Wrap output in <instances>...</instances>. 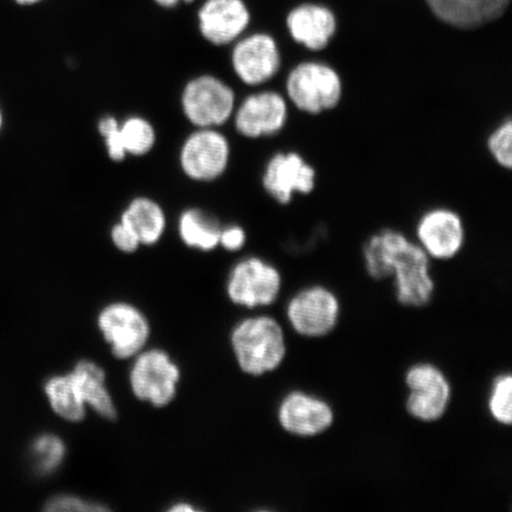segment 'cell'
<instances>
[{"label":"cell","mask_w":512,"mask_h":512,"mask_svg":"<svg viewBox=\"0 0 512 512\" xmlns=\"http://www.w3.org/2000/svg\"><path fill=\"white\" fill-rule=\"evenodd\" d=\"M362 253L371 278L394 280L396 299L401 305L420 309L432 302L435 283L431 258L416 241L398 229L383 228L369 236Z\"/></svg>","instance_id":"obj_1"},{"label":"cell","mask_w":512,"mask_h":512,"mask_svg":"<svg viewBox=\"0 0 512 512\" xmlns=\"http://www.w3.org/2000/svg\"><path fill=\"white\" fill-rule=\"evenodd\" d=\"M285 96L297 111L320 115L334 111L341 105L344 81L338 70L328 62L302 61L288 70Z\"/></svg>","instance_id":"obj_2"},{"label":"cell","mask_w":512,"mask_h":512,"mask_svg":"<svg viewBox=\"0 0 512 512\" xmlns=\"http://www.w3.org/2000/svg\"><path fill=\"white\" fill-rule=\"evenodd\" d=\"M232 344L240 368L252 376L277 370L287 354L283 326L267 316L243 320L233 331Z\"/></svg>","instance_id":"obj_3"},{"label":"cell","mask_w":512,"mask_h":512,"mask_svg":"<svg viewBox=\"0 0 512 512\" xmlns=\"http://www.w3.org/2000/svg\"><path fill=\"white\" fill-rule=\"evenodd\" d=\"M182 111L197 128H217L233 118L236 96L233 88L213 75H201L185 85Z\"/></svg>","instance_id":"obj_4"},{"label":"cell","mask_w":512,"mask_h":512,"mask_svg":"<svg viewBox=\"0 0 512 512\" xmlns=\"http://www.w3.org/2000/svg\"><path fill=\"white\" fill-rule=\"evenodd\" d=\"M406 409L413 419L432 424L443 419L452 398L451 383L435 364L421 362L407 370Z\"/></svg>","instance_id":"obj_5"},{"label":"cell","mask_w":512,"mask_h":512,"mask_svg":"<svg viewBox=\"0 0 512 512\" xmlns=\"http://www.w3.org/2000/svg\"><path fill=\"white\" fill-rule=\"evenodd\" d=\"M288 323L305 338H323L336 329L341 303L330 288L312 285L297 292L286 307Z\"/></svg>","instance_id":"obj_6"},{"label":"cell","mask_w":512,"mask_h":512,"mask_svg":"<svg viewBox=\"0 0 512 512\" xmlns=\"http://www.w3.org/2000/svg\"><path fill=\"white\" fill-rule=\"evenodd\" d=\"M261 183L272 200L288 206L294 197L315 191L317 171L299 152L279 151L267 160Z\"/></svg>","instance_id":"obj_7"},{"label":"cell","mask_w":512,"mask_h":512,"mask_svg":"<svg viewBox=\"0 0 512 512\" xmlns=\"http://www.w3.org/2000/svg\"><path fill=\"white\" fill-rule=\"evenodd\" d=\"M283 278L270 262L249 256L236 264L229 274L227 291L236 305L255 309L272 305L278 299Z\"/></svg>","instance_id":"obj_8"},{"label":"cell","mask_w":512,"mask_h":512,"mask_svg":"<svg viewBox=\"0 0 512 512\" xmlns=\"http://www.w3.org/2000/svg\"><path fill=\"white\" fill-rule=\"evenodd\" d=\"M290 107L285 94L272 89L248 95L236 105L232 118L235 130L248 139L277 136L288 124Z\"/></svg>","instance_id":"obj_9"},{"label":"cell","mask_w":512,"mask_h":512,"mask_svg":"<svg viewBox=\"0 0 512 512\" xmlns=\"http://www.w3.org/2000/svg\"><path fill=\"white\" fill-rule=\"evenodd\" d=\"M230 155L229 140L217 128H197L185 139L179 164L192 181L211 182L227 171Z\"/></svg>","instance_id":"obj_10"},{"label":"cell","mask_w":512,"mask_h":512,"mask_svg":"<svg viewBox=\"0 0 512 512\" xmlns=\"http://www.w3.org/2000/svg\"><path fill=\"white\" fill-rule=\"evenodd\" d=\"M232 68L246 86L260 87L272 81L283 68L277 40L265 32L239 38L232 51Z\"/></svg>","instance_id":"obj_11"},{"label":"cell","mask_w":512,"mask_h":512,"mask_svg":"<svg viewBox=\"0 0 512 512\" xmlns=\"http://www.w3.org/2000/svg\"><path fill=\"white\" fill-rule=\"evenodd\" d=\"M416 243L431 260L448 261L463 251L466 228L456 210L434 207L419 217L415 226Z\"/></svg>","instance_id":"obj_12"},{"label":"cell","mask_w":512,"mask_h":512,"mask_svg":"<svg viewBox=\"0 0 512 512\" xmlns=\"http://www.w3.org/2000/svg\"><path fill=\"white\" fill-rule=\"evenodd\" d=\"M179 369L162 350H150L137 358L130 382L138 399L163 407L174 400Z\"/></svg>","instance_id":"obj_13"},{"label":"cell","mask_w":512,"mask_h":512,"mask_svg":"<svg viewBox=\"0 0 512 512\" xmlns=\"http://www.w3.org/2000/svg\"><path fill=\"white\" fill-rule=\"evenodd\" d=\"M98 323L113 355L120 360L137 355L150 336V326L143 313L125 303L106 306Z\"/></svg>","instance_id":"obj_14"},{"label":"cell","mask_w":512,"mask_h":512,"mask_svg":"<svg viewBox=\"0 0 512 512\" xmlns=\"http://www.w3.org/2000/svg\"><path fill=\"white\" fill-rule=\"evenodd\" d=\"M278 420L283 430L299 438H313L330 430L334 408L318 396L294 390L280 402Z\"/></svg>","instance_id":"obj_15"},{"label":"cell","mask_w":512,"mask_h":512,"mask_svg":"<svg viewBox=\"0 0 512 512\" xmlns=\"http://www.w3.org/2000/svg\"><path fill=\"white\" fill-rule=\"evenodd\" d=\"M201 34L214 46H228L245 35L251 12L243 0H207L198 12Z\"/></svg>","instance_id":"obj_16"},{"label":"cell","mask_w":512,"mask_h":512,"mask_svg":"<svg viewBox=\"0 0 512 512\" xmlns=\"http://www.w3.org/2000/svg\"><path fill=\"white\" fill-rule=\"evenodd\" d=\"M337 27L334 12L319 4L296 6L286 17V28L292 40L311 53L328 48L336 36Z\"/></svg>","instance_id":"obj_17"},{"label":"cell","mask_w":512,"mask_h":512,"mask_svg":"<svg viewBox=\"0 0 512 512\" xmlns=\"http://www.w3.org/2000/svg\"><path fill=\"white\" fill-rule=\"evenodd\" d=\"M511 0H426L435 18L448 27L476 30L498 21Z\"/></svg>","instance_id":"obj_18"},{"label":"cell","mask_w":512,"mask_h":512,"mask_svg":"<svg viewBox=\"0 0 512 512\" xmlns=\"http://www.w3.org/2000/svg\"><path fill=\"white\" fill-rule=\"evenodd\" d=\"M120 221L133 230L140 243L156 245L166 228V216L159 203L147 197L134 198L123 211Z\"/></svg>","instance_id":"obj_19"},{"label":"cell","mask_w":512,"mask_h":512,"mask_svg":"<svg viewBox=\"0 0 512 512\" xmlns=\"http://www.w3.org/2000/svg\"><path fill=\"white\" fill-rule=\"evenodd\" d=\"M70 374L86 405L92 407L102 418L110 420L117 418L112 396L106 387L104 369L91 361H81L76 364L73 373Z\"/></svg>","instance_id":"obj_20"},{"label":"cell","mask_w":512,"mask_h":512,"mask_svg":"<svg viewBox=\"0 0 512 512\" xmlns=\"http://www.w3.org/2000/svg\"><path fill=\"white\" fill-rule=\"evenodd\" d=\"M221 229L219 221L201 209H188L179 216V236L190 248L204 252L216 248L220 245Z\"/></svg>","instance_id":"obj_21"},{"label":"cell","mask_w":512,"mask_h":512,"mask_svg":"<svg viewBox=\"0 0 512 512\" xmlns=\"http://www.w3.org/2000/svg\"><path fill=\"white\" fill-rule=\"evenodd\" d=\"M46 394L55 413L64 420L78 422L86 415L83 401L72 374L55 376L46 384Z\"/></svg>","instance_id":"obj_22"},{"label":"cell","mask_w":512,"mask_h":512,"mask_svg":"<svg viewBox=\"0 0 512 512\" xmlns=\"http://www.w3.org/2000/svg\"><path fill=\"white\" fill-rule=\"evenodd\" d=\"M126 155L144 156L151 152L156 144L155 127L142 117H131L120 124Z\"/></svg>","instance_id":"obj_23"},{"label":"cell","mask_w":512,"mask_h":512,"mask_svg":"<svg viewBox=\"0 0 512 512\" xmlns=\"http://www.w3.org/2000/svg\"><path fill=\"white\" fill-rule=\"evenodd\" d=\"M66 456V446L56 435L44 434L32 444V458L38 472H53L61 465Z\"/></svg>","instance_id":"obj_24"},{"label":"cell","mask_w":512,"mask_h":512,"mask_svg":"<svg viewBox=\"0 0 512 512\" xmlns=\"http://www.w3.org/2000/svg\"><path fill=\"white\" fill-rule=\"evenodd\" d=\"M489 412L498 424L511 426L512 422V376L502 374L492 382L488 402Z\"/></svg>","instance_id":"obj_25"},{"label":"cell","mask_w":512,"mask_h":512,"mask_svg":"<svg viewBox=\"0 0 512 512\" xmlns=\"http://www.w3.org/2000/svg\"><path fill=\"white\" fill-rule=\"evenodd\" d=\"M486 147L492 159L502 169L512 168V121L510 118L499 123L486 139Z\"/></svg>","instance_id":"obj_26"},{"label":"cell","mask_w":512,"mask_h":512,"mask_svg":"<svg viewBox=\"0 0 512 512\" xmlns=\"http://www.w3.org/2000/svg\"><path fill=\"white\" fill-rule=\"evenodd\" d=\"M98 128L100 136L105 140L108 156L114 162H123L127 155L124 149L123 138H121L119 121L108 115V117L102 118L99 121Z\"/></svg>","instance_id":"obj_27"},{"label":"cell","mask_w":512,"mask_h":512,"mask_svg":"<svg viewBox=\"0 0 512 512\" xmlns=\"http://www.w3.org/2000/svg\"><path fill=\"white\" fill-rule=\"evenodd\" d=\"M48 511H105L104 505L85 501L79 497L56 496L47 503Z\"/></svg>","instance_id":"obj_28"},{"label":"cell","mask_w":512,"mask_h":512,"mask_svg":"<svg viewBox=\"0 0 512 512\" xmlns=\"http://www.w3.org/2000/svg\"><path fill=\"white\" fill-rule=\"evenodd\" d=\"M111 238L114 246L124 253L136 252L139 246L142 245L133 230L121 221L114 224L111 230Z\"/></svg>","instance_id":"obj_29"},{"label":"cell","mask_w":512,"mask_h":512,"mask_svg":"<svg viewBox=\"0 0 512 512\" xmlns=\"http://www.w3.org/2000/svg\"><path fill=\"white\" fill-rule=\"evenodd\" d=\"M247 241L245 229L240 226H229L221 229L220 245L229 252L239 251Z\"/></svg>","instance_id":"obj_30"},{"label":"cell","mask_w":512,"mask_h":512,"mask_svg":"<svg viewBox=\"0 0 512 512\" xmlns=\"http://www.w3.org/2000/svg\"><path fill=\"white\" fill-rule=\"evenodd\" d=\"M157 4L160 6H163V8H175L178 4L181 3H191L194 2V0H155Z\"/></svg>","instance_id":"obj_31"},{"label":"cell","mask_w":512,"mask_h":512,"mask_svg":"<svg viewBox=\"0 0 512 512\" xmlns=\"http://www.w3.org/2000/svg\"><path fill=\"white\" fill-rule=\"evenodd\" d=\"M171 511H194L195 509L191 507L189 504H177L174 508L170 509Z\"/></svg>","instance_id":"obj_32"},{"label":"cell","mask_w":512,"mask_h":512,"mask_svg":"<svg viewBox=\"0 0 512 512\" xmlns=\"http://www.w3.org/2000/svg\"><path fill=\"white\" fill-rule=\"evenodd\" d=\"M15 3L22 6H31L43 2V0H14Z\"/></svg>","instance_id":"obj_33"},{"label":"cell","mask_w":512,"mask_h":512,"mask_svg":"<svg viewBox=\"0 0 512 512\" xmlns=\"http://www.w3.org/2000/svg\"><path fill=\"white\" fill-rule=\"evenodd\" d=\"M3 125H4V117H3L2 108H0V132H2Z\"/></svg>","instance_id":"obj_34"}]
</instances>
